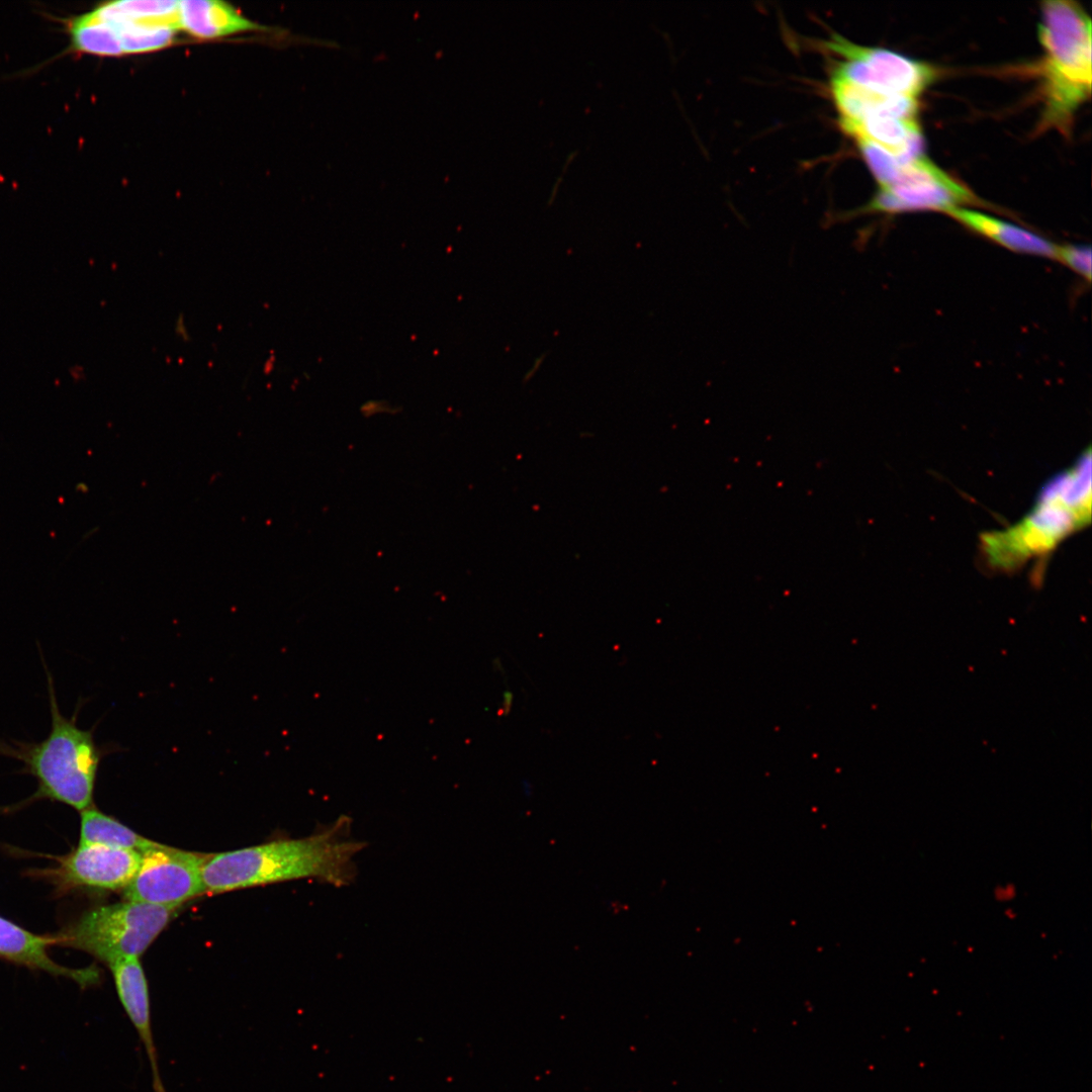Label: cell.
Instances as JSON below:
<instances>
[{
	"instance_id": "cell-1",
	"label": "cell",
	"mask_w": 1092,
	"mask_h": 1092,
	"mask_svg": "<svg viewBox=\"0 0 1092 1092\" xmlns=\"http://www.w3.org/2000/svg\"><path fill=\"white\" fill-rule=\"evenodd\" d=\"M351 829V817L342 815L302 838L211 853L202 868L205 893L300 879L349 886L357 876L355 857L366 846L352 837Z\"/></svg>"
},
{
	"instance_id": "cell-2",
	"label": "cell",
	"mask_w": 1092,
	"mask_h": 1092,
	"mask_svg": "<svg viewBox=\"0 0 1092 1092\" xmlns=\"http://www.w3.org/2000/svg\"><path fill=\"white\" fill-rule=\"evenodd\" d=\"M50 699L51 730L39 741L0 740V755L22 763L18 772L36 780L37 790L29 802L48 799L80 812L91 807L98 769L112 745H99L94 729L77 726L78 710L71 718L62 715L53 676L46 662Z\"/></svg>"
},
{
	"instance_id": "cell-3",
	"label": "cell",
	"mask_w": 1092,
	"mask_h": 1092,
	"mask_svg": "<svg viewBox=\"0 0 1092 1092\" xmlns=\"http://www.w3.org/2000/svg\"><path fill=\"white\" fill-rule=\"evenodd\" d=\"M1091 19L1076 2L1042 3L1038 37L1044 51L1041 76L1043 123L1066 129L1090 96Z\"/></svg>"
},
{
	"instance_id": "cell-4",
	"label": "cell",
	"mask_w": 1092,
	"mask_h": 1092,
	"mask_svg": "<svg viewBox=\"0 0 1092 1092\" xmlns=\"http://www.w3.org/2000/svg\"><path fill=\"white\" fill-rule=\"evenodd\" d=\"M1090 450L1070 469L1053 478L1034 508L1016 525L988 534L983 542L988 560L1011 567L1050 551L1068 534L1090 521Z\"/></svg>"
},
{
	"instance_id": "cell-5",
	"label": "cell",
	"mask_w": 1092,
	"mask_h": 1092,
	"mask_svg": "<svg viewBox=\"0 0 1092 1092\" xmlns=\"http://www.w3.org/2000/svg\"><path fill=\"white\" fill-rule=\"evenodd\" d=\"M176 908L134 901L100 906L85 913L62 942L85 950L110 965L139 958L167 926Z\"/></svg>"
},
{
	"instance_id": "cell-6",
	"label": "cell",
	"mask_w": 1092,
	"mask_h": 1092,
	"mask_svg": "<svg viewBox=\"0 0 1092 1092\" xmlns=\"http://www.w3.org/2000/svg\"><path fill=\"white\" fill-rule=\"evenodd\" d=\"M140 867L123 890L126 901L177 908L205 894L202 868L210 854L158 843L141 853Z\"/></svg>"
},
{
	"instance_id": "cell-7",
	"label": "cell",
	"mask_w": 1092,
	"mask_h": 1092,
	"mask_svg": "<svg viewBox=\"0 0 1092 1092\" xmlns=\"http://www.w3.org/2000/svg\"><path fill=\"white\" fill-rule=\"evenodd\" d=\"M972 191L939 169L922 154L901 163L895 180L880 187L861 212L899 213L914 210H941L945 213L972 203Z\"/></svg>"
},
{
	"instance_id": "cell-8",
	"label": "cell",
	"mask_w": 1092,
	"mask_h": 1092,
	"mask_svg": "<svg viewBox=\"0 0 1092 1092\" xmlns=\"http://www.w3.org/2000/svg\"><path fill=\"white\" fill-rule=\"evenodd\" d=\"M825 46L845 59L833 75L883 93L917 98L935 78L927 64L885 49L862 47L836 33Z\"/></svg>"
},
{
	"instance_id": "cell-9",
	"label": "cell",
	"mask_w": 1092,
	"mask_h": 1092,
	"mask_svg": "<svg viewBox=\"0 0 1092 1092\" xmlns=\"http://www.w3.org/2000/svg\"><path fill=\"white\" fill-rule=\"evenodd\" d=\"M141 852L101 844H79L60 859L50 876L61 890H124L133 879Z\"/></svg>"
},
{
	"instance_id": "cell-10",
	"label": "cell",
	"mask_w": 1092,
	"mask_h": 1092,
	"mask_svg": "<svg viewBox=\"0 0 1092 1092\" xmlns=\"http://www.w3.org/2000/svg\"><path fill=\"white\" fill-rule=\"evenodd\" d=\"M119 1001L146 1051L152 1073L153 1092H167L159 1070L158 1054L152 1030L148 981L139 958H128L108 965Z\"/></svg>"
},
{
	"instance_id": "cell-11",
	"label": "cell",
	"mask_w": 1092,
	"mask_h": 1092,
	"mask_svg": "<svg viewBox=\"0 0 1092 1092\" xmlns=\"http://www.w3.org/2000/svg\"><path fill=\"white\" fill-rule=\"evenodd\" d=\"M61 942V936L37 935L0 916V958L54 976L67 977L81 986L94 983L97 978L95 972L61 966L50 957L48 948Z\"/></svg>"
},
{
	"instance_id": "cell-12",
	"label": "cell",
	"mask_w": 1092,
	"mask_h": 1092,
	"mask_svg": "<svg viewBox=\"0 0 1092 1092\" xmlns=\"http://www.w3.org/2000/svg\"><path fill=\"white\" fill-rule=\"evenodd\" d=\"M831 91L840 118L861 119L870 115H892L916 119V98L883 93L832 75Z\"/></svg>"
},
{
	"instance_id": "cell-13",
	"label": "cell",
	"mask_w": 1092,
	"mask_h": 1092,
	"mask_svg": "<svg viewBox=\"0 0 1092 1092\" xmlns=\"http://www.w3.org/2000/svg\"><path fill=\"white\" fill-rule=\"evenodd\" d=\"M839 124L851 138L870 141L900 160L922 154V135L916 119L870 115L861 119L839 118Z\"/></svg>"
},
{
	"instance_id": "cell-14",
	"label": "cell",
	"mask_w": 1092,
	"mask_h": 1092,
	"mask_svg": "<svg viewBox=\"0 0 1092 1092\" xmlns=\"http://www.w3.org/2000/svg\"><path fill=\"white\" fill-rule=\"evenodd\" d=\"M946 213L973 233L1009 251L1056 259L1058 245L1021 226L962 206L954 207Z\"/></svg>"
},
{
	"instance_id": "cell-15",
	"label": "cell",
	"mask_w": 1092,
	"mask_h": 1092,
	"mask_svg": "<svg viewBox=\"0 0 1092 1092\" xmlns=\"http://www.w3.org/2000/svg\"><path fill=\"white\" fill-rule=\"evenodd\" d=\"M180 28L190 35L212 39L257 30L260 25L249 20L234 6L217 0L179 1Z\"/></svg>"
},
{
	"instance_id": "cell-16",
	"label": "cell",
	"mask_w": 1092,
	"mask_h": 1092,
	"mask_svg": "<svg viewBox=\"0 0 1092 1092\" xmlns=\"http://www.w3.org/2000/svg\"><path fill=\"white\" fill-rule=\"evenodd\" d=\"M79 844H101L142 853L157 845L158 842L138 834L113 817L91 806L81 811Z\"/></svg>"
},
{
	"instance_id": "cell-17",
	"label": "cell",
	"mask_w": 1092,
	"mask_h": 1092,
	"mask_svg": "<svg viewBox=\"0 0 1092 1092\" xmlns=\"http://www.w3.org/2000/svg\"><path fill=\"white\" fill-rule=\"evenodd\" d=\"M105 19L180 28L179 1L127 0L104 2L93 7Z\"/></svg>"
},
{
	"instance_id": "cell-18",
	"label": "cell",
	"mask_w": 1092,
	"mask_h": 1092,
	"mask_svg": "<svg viewBox=\"0 0 1092 1092\" xmlns=\"http://www.w3.org/2000/svg\"><path fill=\"white\" fill-rule=\"evenodd\" d=\"M90 11L115 32L123 55L149 53L167 48L174 41L178 31L176 28L164 25L112 21L98 15L93 8Z\"/></svg>"
},
{
	"instance_id": "cell-19",
	"label": "cell",
	"mask_w": 1092,
	"mask_h": 1092,
	"mask_svg": "<svg viewBox=\"0 0 1092 1092\" xmlns=\"http://www.w3.org/2000/svg\"><path fill=\"white\" fill-rule=\"evenodd\" d=\"M856 142L880 187L890 185L898 175L900 159L870 141L858 139Z\"/></svg>"
},
{
	"instance_id": "cell-20",
	"label": "cell",
	"mask_w": 1092,
	"mask_h": 1092,
	"mask_svg": "<svg viewBox=\"0 0 1092 1092\" xmlns=\"http://www.w3.org/2000/svg\"><path fill=\"white\" fill-rule=\"evenodd\" d=\"M1091 247L1083 244L1058 245L1056 260L1066 265L1087 283L1091 282Z\"/></svg>"
}]
</instances>
